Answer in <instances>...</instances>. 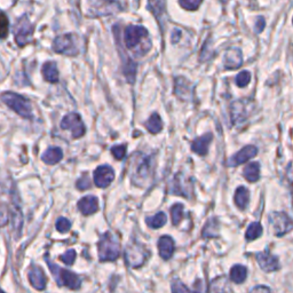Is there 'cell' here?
I'll return each mask as SVG.
<instances>
[{
  "instance_id": "6da1fadb",
  "label": "cell",
  "mask_w": 293,
  "mask_h": 293,
  "mask_svg": "<svg viewBox=\"0 0 293 293\" xmlns=\"http://www.w3.org/2000/svg\"><path fill=\"white\" fill-rule=\"evenodd\" d=\"M124 42L128 50L138 54H146L152 47L149 34L141 26H128L124 31Z\"/></svg>"
},
{
  "instance_id": "7a4b0ae2",
  "label": "cell",
  "mask_w": 293,
  "mask_h": 293,
  "mask_svg": "<svg viewBox=\"0 0 293 293\" xmlns=\"http://www.w3.org/2000/svg\"><path fill=\"white\" fill-rule=\"evenodd\" d=\"M152 160L150 156L136 154L130 160V176L134 184L144 187L152 180Z\"/></svg>"
},
{
  "instance_id": "3957f363",
  "label": "cell",
  "mask_w": 293,
  "mask_h": 293,
  "mask_svg": "<svg viewBox=\"0 0 293 293\" xmlns=\"http://www.w3.org/2000/svg\"><path fill=\"white\" fill-rule=\"evenodd\" d=\"M2 100L8 108H10L13 112H16L18 116L23 118H31L32 117V109H31L30 102L23 98L22 95L5 92L2 94Z\"/></svg>"
},
{
  "instance_id": "277c9868",
  "label": "cell",
  "mask_w": 293,
  "mask_h": 293,
  "mask_svg": "<svg viewBox=\"0 0 293 293\" xmlns=\"http://www.w3.org/2000/svg\"><path fill=\"white\" fill-rule=\"evenodd\" d=\"M120 254V242L110 232L104 234L98 242V258L101 261H114Z\"/></svg>"
},
{
  "instance_id": "5b68a950",
  "label": "cell",
  "mask_w": 293,
  "mask_h": 293,
  "mask_svg": "<svg viewBox=\"0 0 293 293\" xmlns=\"http://www.w3.org/2000/svg\"><path fill=\"white\" fill-rule=\"evenodd\" d=\"M48 267L58 285H63V286L69 288L70 290H78V288H80V280H79V277L74 274V272L66 270V269L58 268L56 264L50 262V261Z\"/></svg>"
},
{
  "instance_id": "8992f818",
  "label": "cell",
  "mask_w": 293,
  "mask_h": 293,
  "mask_svg": "<svg viewBox=\"0 0 293 293\" xmlns=\"http://www.w3.org/2000/svg\"><path fill=\"white\" fill-rule=\"evenodd\" d=\"M53 50L56 53L74 56L79 53L78 37L74 34L58 36L53 42Z\"/></svg>"
},
{
  "instance_id": "52a82bcc",
  "label": "cell",
  "mask_w": 293,
  "mask_h": 293,
  "mask_svg": "<svg viewBox=\"0 0 293 293\" xmlns=\"http://www.w3.org/2000/svg\"><path fill=\"white\" fill-rule=\"evenodd\" d=\"M269 224L276 236H284L293 229V220L285 212H272L269 216Z\"/></svg>"
},
{
  "instance_id": "ba28073f",
  "label": "cell",
  "mask_w": 293,
  "mask_h": 293,
  "mask_svg": "<svg viewBox=\"0 0 293 293\" xmlns=\"http://www.w3.org/2000/svg\"><path fill=\"white\" fill-rule=\"evenodd\" d=\"M148 258V252L140 244H130L125 250V260L130 264V267L138 268L144 264Z\"/></svg>"
},
{
  "instance_id": "9c48e42d",
  "label": "cell",
  "mask_w": 293,
  "mask_h": 293,
  "mask_svg": "<svg viewBox=\"0 0 293 293\" xmlns=\"http://www.w3.org/2000/svg\"><path fill=\"white\" fill-rule=\"evenodd\" d=\"M61 128L63 130H69L71 132V136L74 138H82L86 132L82 117L76 112H70L66 114L61 122Z\"/></svg>"
},
{
  "instance_id": "30bf717a",
  "label": "cell",
  "mask_w": 293,
  "mask_h": 293,
  "mask_svg": "<svg viewBox=\"0 0 293 293\" xmlns=\"http://www.w3.org/2000/svg\"><path fill=\"white\" fill-rule=\"evenodd\" d=\"M251 102H248V100H240L234 102L230 110L234 124H240V122L246 120L251 114Z\"/></svg>"
},
{
  "instance_id": "8fae6325",
  "label": "cell",
  "mask_w": 293,
  "mask_h": 293,
  "mask_svg": "<svg viewBox=\"0 0 293 293\" xmlns=\"http://www.w3.org/2000/svg\"><path fill=\"white\" fill-rule=\"evenodd\" d=\"M114 179V170L108 165H101L94 171V182L98 188H106Z\"/></svg>"
},
{
  "instance_id": "7c38bea8",
  "label": "cell",
  "mask_w": 293,
  "mask_h": 293,
  "mask_svg": "<svg viewBox=\"0 0 293 293\" xmlns=\"http://www.w3.org/2000/svg\"><path fill=\"white\" fill-rule=\"evenodd\" d=\"M32 34H34V26L31 23L28 21L26 18H22L21 22L18 23V28L16 31V36H15V40L18 46H26L32 40Z\"/></svg>"
},
{
  "instance_id": "4fadbf2b",
  "label": "cell",
  "mask_w": 293,
  "mask_h": 293,
  "mask_svg": "<svg viewBox=\"0 0 293 293\" xmlns=\"http://www.w3.org/2000/svg\"><path fill=\"white\" fill-rule=\"evenodd\" d=\"M256 261H258L260 268L266 272H272L280 269V262L276 256H272L268 251L260 252L256 254Z\"/></svg>"
},
{
  "instance_id": "5bb4252c",
  "label": "cell",
  "mask_w": 293,
  "mask_h": 293,
  "mask_svg": "<svg viewBox=\"0 0 293 293\" xmlns=\"http://www.w3.org/2000/svg\"><path fill=\"white\" fill-rule=\"evenodd\" d=\"M256 154H258V148L254 146H244L243 149L238 152L237 154H235L230 160H228V165L229 166H237V165H240V164H244L246 163L248 160H251V158L254 157Z\"/></svg>"
},
{
  "instance_id": "9a60e30c",
  "label": "cell",
  "mask_w": 293,
  "mask_h": 293,
  "mask_svg": "<svg viewBox=\"0 0 293 293\" xmlns=\"http://www.w3.org/2000/svg\"><path fill=\"white\" fill-rule=\"evenodd\" d=\"M28 277H29L30 283L36 290L42 291L46 288V276L44 274L42 269L38 266H32L30 268Z\"/></svg>"
},
{
  "instance_id": "2e32d148",
  "label": "cell",
  "mask_w": 293,
  "mask_h": 293,
  "mask_svg": "<svg viewBox=\"0 0 293 293\" xmlns=\"http://www.w3.org/2000/svg\"><path fill=\"white\" fill-rule=\"evenodd\" d=\"M243 63V56L242 52L238 48H230L227 50L224 55V68L227 69H237L240 68Z\"/></svg>"
},
{
  "instance_id": "e0dca14e",
  "label": "cell",
  "mask_w": 293,
  "mask_h": 293,
  "mask_svg": "<svg viewBox=\"0 0 293 293\" xmlns=\"http://www.w3.org/2000/svg\"><path fill=\"white\" fill-rule=\"evenodd\" d=\"M213 140L211 133H206L204 136L197 138L192 144V150L194 152L198 154L200 156H205L208 152V146Z\"/></svg>"
},
{
  "instance_id": "ac0fdd59",
  "label": "cell",
  "mask_w": 293,
  "mask_h": 293,
  "mask_svg": "<svg viewBox=\"0 0 293 293\" xmlns=\"http://www.w3.org/2000/svg\"><path fill=\"white\" fill-rule=\"evenodd\" d=\"M78 208L84 216H90L98 210V198L94 196H86L78 202Z\"/></svg>"
},
{
  "instance_id": "d6986e66",
  "label": "cell",
  "mask_w": 293,
  "mask_h": 293,
  "mask_svg": "<svg viewBox=\"0 0 293 293\" xmlns=\"http://www.w3.org/2000/svg\"><path fill=\"white\" fill-rule=\"evenodd\" d=\"M158 248H160V254L164 260H168L172 258L174 252V242L172 237L162 236L158 240Z\"/></svg>"
},
{
  "instance_id": "ffe728a7",
  "label": "cell",
  "mask_w": 293,
  "mask_h": 293,
  "mask_svg": "<svg viewBox=\"0 0 293 293\" xmlns=\"http://www.w3.org/2000/svg\"><path fill=\"white\" fill-rule=\"evenodd\" d=\"M62 157H63L62 150L60 148H58V146H53V148L47 149L46 152L42 154V160L45 164L55 165L62 160Z\"/></svg>"
},
{
  "instance_id": "44dd1931",
  "label": "cell",
  "mask_w": 293,
  "mask_h": 293,
  "mask_svg": "<svg viewBox=\"0 0 293 293\" xmlns=\"http://www.w3.org/2000/svg\"><path fill=\"white\" fill-rule=\"evenodd\" d=\"M174 92H176V96H179L182 100H189L192 98V90L189 87V82L182 77L176 79V90H174Z\"/></svg>"
},
{
  "instance_id": "7402d4cb",
  "label": "cell",
  "mask_w": 293,
  "mask_h": 293,
  "mask_svg": "<svg viewBox=\"0 0 293 293\" xmlns=\"http://www.w3.org/2000/svg\"><path fill=\"white\" fill-rule=\"evenodd\" d=\"M42 76L44 79L50 82H58V66L54 62H46L42 66Z\"/></svg>"
},
{
  "instance_id": "603a6c76",
  "label": "cell",
  "mask_w": 293,
  "mask_h": 293,
  "mask_svg": "<svg viewBox=\"0 0 293 293\" xmlns=\"http://www.w3.org/2000/svg\"><path fill=\"white\" fill-rule=\"evenodd\" d=\"M243 176L248 182H256L260 178V165L258 163H251L243 170Z\"/></svg>"
},
{
  "instance_id": "cb8c5ba5",
  "label": "cell",
  "mask_w": 293,
  "mask_h": 293,
  "mask_svg": "<svg viewBox=\"0 0 293 293\" xmlns=\"http://www.w3.org/2000/svg\"><path fill=\"white\" fill-rule=\"evenodd\" d=\"M248 198H250V194H248V190L244 187H240L236 190L235 192V203L237 206L240 210H245L248 204Z\"/></svg>"
},
{
  "instance_id": "d4e9b609",
  "label": "cell",
  "mask_w": 293,
  "mask_h": 293,
  "mask_svg": "<svg viewBox=\"0 0 293 293\" xmlns=\"http://www.w3.org/2000/svg\"><path fill=\"white\" fill-rule=\"evenodd\" d=\"M146 128L150 133L152 134L160 133L162 128H163V122H162V118L160 117V114H152L148 122H146Z\"/></svg>"
},
{
  "instance_id": "484cf974",
  "label": "cell",
  "mask_w": 293,
  "mask_h": 293,
  "mask_svg": "<svg viewBox=\"0 0 293 293\" xmlns=\"http://www.w3.org/2000/svg\"><path fill=\"white\" fill-rule=\"evenodd\" d=\"M248 276V269L242 264H236L230 270V280L235 283H243L246 280Z\"/></svg>"
},
{
  "instance_id": "4316f807",
  "label": "cell",
  "mask_w": 293,
  "mask_h": 293,
  "mask_svg": "<svg viewBox=\"0 0 293 293\" xmlns=\"http://www.w3.org/2000/svg\"><path fill=\"white\" fill-rule=\"evenodd\" d=\"M125 53H124V58H125V62H124V74L128 80L132 84L134 82V79H136V64L133 62V60H130L128 56H125Z\"/></svg>"
},
{
  "instance_id": "83f0119b",
  "label": "cell",
  "mask_w": 293,
  "mask_h": 293,
  "mask_svg": "<svg viewBox=\"0 0 293 293\" xmlns=\"http://www.w3.org/2000/svg\"><path fill=\"white\" fill-rule=\"evenodd\" d=\"M148 2L154 15L158 18V21H160L165 14V0H148Z\"/></svg>"
},
{
  "instance_id": "f1b7e54d",
  "label": "cell",
  "mask_w": 293,
  "mask_h": 293,
  "mask_svg": "<svg viewBox=\"0 0 293 293\" xmlns=\"http://www.w3.org/2000/svg\"><path fill=\"white\" fill-rule=\"evenodd\" d=\"M262 235V226L259 222H253L248 226L246 232H245V237L248 240H254Z\"/></svg>"
},
{
  "instance_id": "f546056e",
  "label": "cell",
  "mask_w": 293,
  "mask_h": 293,
  "mask_svg": "<svg viewBox=\"0 0 293 293\" xmlns=\"http://www.w3.org/2000/svg\"><path fill=\"white\" fill-rule=\"evenodd\" d=\"M166 221H168L166 214L163 212H160V213H157L155 216L148 218V219H146V224H148L150 228L157 229V228L163 227V226L166 224Z\"/></svg>"
},
{
  "instance_id": "4dcf8cb0",
  "label": "cell",
  "mask_w": 293,
  "mask_h": 293,
  "mask_svg": "<svg viewBox=\"0 0 293 293\" xmlns=\"http://www.w3.org/2000/svg\"><path fill=\"white\" fill-rule=\"evenodd\" d=\"M171 216H172V224L178 226L184 218V206L182 204H176L171 208Z\"/></svg>"
},
{
  "instance_id": "1f68e13d",
  "label": "cell",
  "mask_w": 293,
  "mask_h": 293,
  "mask_svg": "<svg viewBox=\"0 0 293 293\" xmlns=\"http://www.w3.org/2000/svg\"><path fill=\"white\" fill-rule=\"evenodd\" d=\"M216 228H218L216 221L214 219L210 220L206 224V226L204 227L202 235H203V237H205V238H208V237H216L218 235Z\"/></svg>"
},
{
  "instance_id": "d6a6232c",
  "label": "cell",
  "mask_w": 293,
  "mask_h": 293,
  "mask_svg": "<svg viewBox=\"0 0 293 293\" xmlns=\"http://www.w3.org/2000/svg\"><path fill=\"white\" fill-rule=\"evenodd\" d=\"M8 29H10L8 18L6 16V14L0 13V39L6 38L7 36H8Z\"/></svg>"
},
{
  "instance_id": "836d02e7",
  "label": "cell",
  "mask_w": 293,
  "mask_h": 293,
  "mask_svg": "<svg viewBox=\"0 0 293 293\" xmlns=\"http://www.w3.org/2000/svg\"><path fill=\"white\" fill-rule=\"evenodd\" d=\"M251 79V74L248 71H242V72L236 77V84L238 87H245Z\"/></svg>"
},
{
  "instance_id": "e575fe53",
  "label": "cell",
  "mask_w": 293,
  "mask_h": 293,
  "mask_svg": "<svg viewBox=\"0 0 293 293\" xmlns=\"http://www.w3.org/2000/svg\"><path fill=\"white\" fill-rule=\"evenodd\" d=\"M55 227H56L58 232L64 234V232H68L70 230L71 222L68 219H66V218H60V219H58Z\"/></svg>"
},
{
  "instance_id": "d590c367",
  "label": "cell",
  "mask_w": 293,
  "mask_h": 293,
  "mask_svg": "<svg viewBox=\"0 0 293 293\" xmlns=\"http://www.w3.org/2000/svg\"><path fill=\"white\" fill-rule=\"evenodd\" d=\"M202 2H203V0H179L180 5L184 7V10H197Z\"/></svg>"
},
{
  "instance_id": "8d00e7d4",
  "label": "cell",
  "mask_w": 293,
  "mask_h": 293,
  "mask_svg": "<svg viewBox=\"0 0 293 293\" xmlns=\"http://www.w3.org/2000/svg\"><path fill=\"white\" fill-rule=\"evenodd\" d=\"M126 149H128L126 144L114 146L112 148V152L116 160H122V158H124L126 155Z\"/></svg>"
},
{
  "instance_id": "74e56055",
  "label": "cell",
  "mask_w": 293,
  "mask_h": 293,
  "mask_svg": "<svg viewBox=\"0 0 293 293\" xmlns=\"http://www.w3.org/2000/svg\"><path fill=\"white\" fill-rule=\"evenodd\" d=\"M74 260H76V251L74 250L66 251L61 256V261L66 264H68V266H71L74 262Z\"/></svg>"
},
{
  "instance_id": "f35d334b",
  "label": "cell",
  "mask_w": 293,
  "mask_h": 293,
  "mask_svg": "<svg viewBox=\"0 0 293 293\" xmlns=\"http://www.w3.org/2000/svg\"><path fill=\"white\" fill-rule=\"evenodd\" d=\"M90 187V178L84 174L80 179L77 181V188L79 190H86L87 188Z\"/></svg>"
},
{
  "instance_id": "ab89813d",
  "label": "cell",
  "mask_w": 293,
  "mask_h": 293,
  "mask_svg": "<svg viewBox=\"0 0 293 293\" xmlns=\"http://www.w3.org/2000/svg\"><path fill=\"white\" fill-rule=\"evenodd\" d=\"M172 291L173 292H184V291H190L189 288H187V286H184V284H182L181 282H174L173 284H172Z\"/></svg>"
},
{
  "instance_id": "60d3db41",
  "label": "cell",
  "mask_w": 293,
  "mask_h": 293,
  "mask_svg": "<svg viewBox=\"0 0 293 293\" xmlns=\"http://www.w3.org/2000/svg\"><path fill=\"white\" fill-rule=\"evenodd\" d=\"M264 26H266V22H264V18H258L256 20V31L258 34L262 32L264 29Z\"/></svg>"
},
{
  "instance_id": "b9f144b4",
  "label": "cell",
  "mask_w": 293,
  "mask_h": 293,
  "mask_svg": "<svg viewBox=\"0 0 293 293\" xmlns=\"http://www.w3.org/2000/svg\"><path fill=\"white\" fill-rule=\"evenodd\" d=\"M8 221V216H7V213L4 211H0V227L5 226Z\"/></svg>"
},
{
  "instance_id": "7bdbcfd3",
  "label": "cell",
  "mask_w": 293,
  "mask_h": 293,
  "mask_svg": "<svg viewBox=\"0 0 293 293\" xmlns=\"http://www.w3.org/2000/svg\"><path fill=\"white\" fill-rule=\"evenodd\" d=\"M180 36H181V32H180L179 30H176V31H174L173 34H172V42H179Z\"/></svg>"
},
{
  "instance_id": "ee69618b",
  "label": "cell",
  "mask_w": 293,
  "mask_h": 293,
  "mask_svg": "<svg viewBox=\"0 0 293 293\" xmlns=\"http://www.w3.org/2000/svg\"><path fill=\"white\" fill-rule=\"evenodd\" d=\"M253 292H259V291H264V292H269L270 291V288H266V286H256L254 288H252Z\"/></svg>"
}]
</instances>
